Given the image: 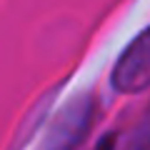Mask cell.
Masks as SVG:
<instances>
[{"label": "cell", "mask_w": 150, "mask_h": 150, "mask_svg": "<svg viewBox=\"0 0 150 150\" xmlns=\"http://www.w3.org/2000/svg\"><path fill=\"white\" fill-rule=\"evenodd\" d=\"M112 85L120 93H140L150 88V28L140 33L120 55L112 70Z\"/></svg>", "instance_id": "6da1fadb"}]
</instances>
